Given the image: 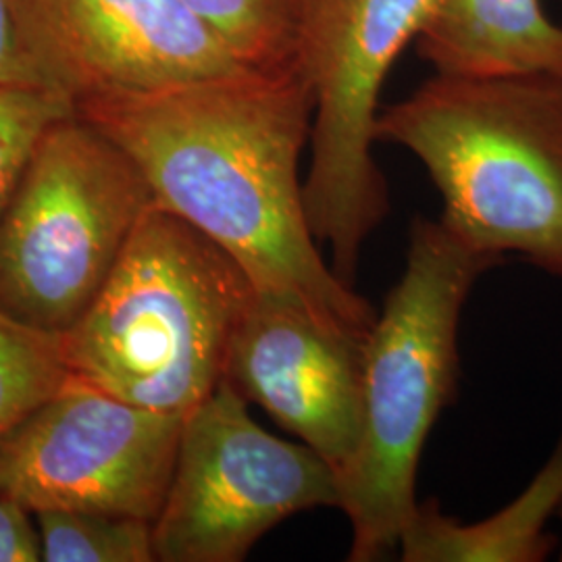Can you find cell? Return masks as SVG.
I'll return each instance as SVG.
<instances>
[{"instance_id": "cell-15", "label": "cell", "mask_w": 562, "mask_h": 562, "mask_svg": "<svg viewBox=\"0 0 562 562\" xmlns=\"http://www.w3.org/2000/svg\"><path fill=\"white\" fill-rule=\"evenodd\" d=\"M41 533L42 561L153 562V522L88 510L32 513Z\"/></svg>"}, {"instance_id": "cell-12", "label": "cell", "mask_w": 562, "mask_h": 562, "mask_svg": "<svg viewBox=\"0 0 562 562\" xmlns=\"http://www.w3.org/2000/svg\"><path fill=\"white\" fill-rule=\"evenodd\" d=\"M562 503V440L519 498L496 515L461 522L436 501L419 503L402 533L404 562H540L552 552L546 525Z\"/></svg>"}, {"instance_id": "cell-14", "label": "cell", "mask_w": 562, "mask_h": 562, "mask_svg": "<svg viewBox=\"0 0 562 562\" xmlns=\"http://www.w3.org/2000/svg\"><path fill=\"white\" fill-rule=\"evenodd\" d=\"M71 378L63 336L0 311V442Z\"/></svg>"}, {"instance_id": "cell-18", "label": "cell", "mask_w": 562, "mask_h": 562, "mask_svg": "<svg viewBox=\"0 0 562 562\" xmlns=\"http://www.w3.org/2000/svg\"><path fill=\"white\" fill-rule=\"evenodd\" d=\"M42 561L41 533L34 515L0 494V562Z\"/></svg>"}, {"instance_id": "cell-6", "label": "cell", "mask_w": 562, "mask_h": 562, "mask_svg": "<svg viewBox=\"0 0 562 562\" xmlns=\"http://www.w3.org/2000/svg\"><path fill=\"white\" fill-rule=\"evenodd\" d=\"M436 0H304L299 63L315 90L304 209L331 269L355 288L362 244L390 213L373 157L382 88Z\"/></svg>"}, {"instance_id": "cell-3", "label": "cell", "mask_w": 562, "mask_h": 562, "mask_svg": "<svg viewBox=\"0 0 562 562\" xmlns=\"http://www.w3.org/2000/svg\"><path fill=\"white\" fill-rule=\"evenodd\" d=\"M504 261L417 217L401 281L362 344L359 448L338 477L352 529V562L382 561L401 546L417 501L423 448L459 375V325L473 285Z\"/></svg>"}, {"instance_id": "cell-4", "label": "cell", "mask_w": 562, "mask_h": 562, "mask_svg": "<svg viewBox=\"0 0 562 562\" xmlns=\"http://www.w3.org/2000/svg\"><path fill=\"white\" fill-rule=\"evenodd\" d=\"M257 285L192 223L153 204L80 323L63 336L74 378L186 417L225 380Z\"/></svg>"}, {"instance_id": "cell-17", "label": "cell", "mask_w": 562, "mask_h": 562, "mask_svg": "<svg viewBox=\"0 0 562 562\" xmlns=\"http://www.w3.org/2000/svg\"><path fill=\"white\" fill-rule=\"evenodd\" d=\"M2 86L46 88L41 71L21 41L13 0H0V88Z\"/></svg>"}, {"instance_id": "cell-11", "label": "cell", "mask_w": 562, "mask_h": 562, "mask_svg": "<svg viewBox=\"0 0 562 562\" xmlns=\"http://www.w3.org/2000/svg\"><path fill=\"white\" fill-rule=\"evenodd\" d=\"M415 44L443 76L562 80V25L542 0H436Z\"/></svg>"}, {"instance_id": "cell-7", "label": "cell", "mask_w": 562, "mask_h": 562, "mask_svg": "<svg viewBox=\"0 0 562 562\" xmlns=\"http://www.w3.org/2000/svg\"><path fill=\"white\" fill-rule=\"evenodd\" d=\"M340 508V482L306 443L271 436L223 382L183 417L180 450L159 517L161 562H240L290 517Z\"/></svg>"}, {"instance_id": "cell-10", "label": "cell", "mask_w": 562, "mask_h": 562, "mask_svg": "<svg viewBox=\"0 0 562 562\" xmlns=\"http://www.w3.org/2000/svg\"><path fill=\"white\" fill-rule=\"evenodd\" d=\"M364 338L327 322L294 292L257 288L223 382L340 477L361 440Z\"/></svg>"}, {"instance_id": "cell-13", "label": "cell", "mask_w": 562, "mask_h": 562, "mask_svg": "<svg viewBox=\"0 0 562 562\" xmlns=\"http://www.w3.org/2000/svg\"><path fill=\"white\" fill-rule=\"evenodd\" d=\"M250 69L296 67L304 0H180Z\"/></svg>"}, {"instance_id": "cell-9", "label": "cell", "mask_w": 562, "mask_h": 562, "mask_svg": "<svg viewBox=\"0 0 562 562\" xmlns=\"http://www.w3.org/2000/svg\"><path fill=\"white\" fill-rule=\"evenodd\" d=\"M46 88L74 102L215 80L250 69L180 0H13Z\"/></svg>"}, {"instance_id": "cell-1", "label": "cell", "mask_w": 562, "mask_h": 562, "mask_svg": "<svg viewBox=\"0 0 562 562\" xmlns=\"http://www.w3.org/2000/svg\"><path fill=\"white\" fill-rule=\"evenodd\" d=\"M136 165L153 201L227 250L261 290L294 292L364 338L373 304L323 259L304 209L301 159L315 90L301 65L76 102Z\"/></svg>"}, {"instance_id": "cell-19", "label": "cell", "mask_w": 562, "mask_h": 562, "mask_svg": "<svg viewBox=\"0 0 562 562\" xmlns=\"http://www.w3.org/2000/svg\"><path fill=\"white\" fill-rule=\"evenodd\" d=\"M557 517H559V521H561V546H559V561H562V503L561 508H559V513H557Z\"/></svg>"}, {"instance_id": "cell-8", "label": "cell", "mask_w": 562, "mask_h": 562, "mask_svg": "<svg viewBox=\"0 0 562 562\" xmlns=\"http://www.w3.org/2000/svg\"><path fill=\"white\" fill-rule=\"evenodd\" d=\"M183 417L69 378L0 442V494L38 510L155 521L169 492Z\"/></svg>"}, {"instance_id": "cell-5", "label": "cell", "mask_w": 562, "mask_h": 562, "mask_svg": "<svg viewBox=\"0 0 562 562\" xmlns=\"http://www.w3.org/2000/svg\"><path fill=\"white\" fill-rule=\"evenodd\" d=\"M153 204L117 144L78 113L57 121L0 215V311L46 334L71 331Z\"/></svg>"}, {"instance_id": "cell-16", "label": "cell", "mask_w": 562, "mask_h": 562, "mask_svg": "<svg viewBox=\"0 0 562 562\" xmlns=\"http://www.w3.org/2000/svg\"><path fill=\"white\" fill-rule=\"evenodd\" d=\"M76 115V102L59 90L38 86L0 88V215L44 134Z\"/></svg>"}, {"instance_id": "cell-2", "label": "cell", "mask_w": 562, "mask_h": 562, "mask_svg": "<svg viewBox=\"0 0 562 562\" xmlns=\"http://www.w3.org/2000/svg\"><path fill=\"white\" fill-rule=\"evenodd\" d=\"M375 142L422 161L464 244L562 278V80L436 74L380 109Z\"/></svg>"}]
</instances>
